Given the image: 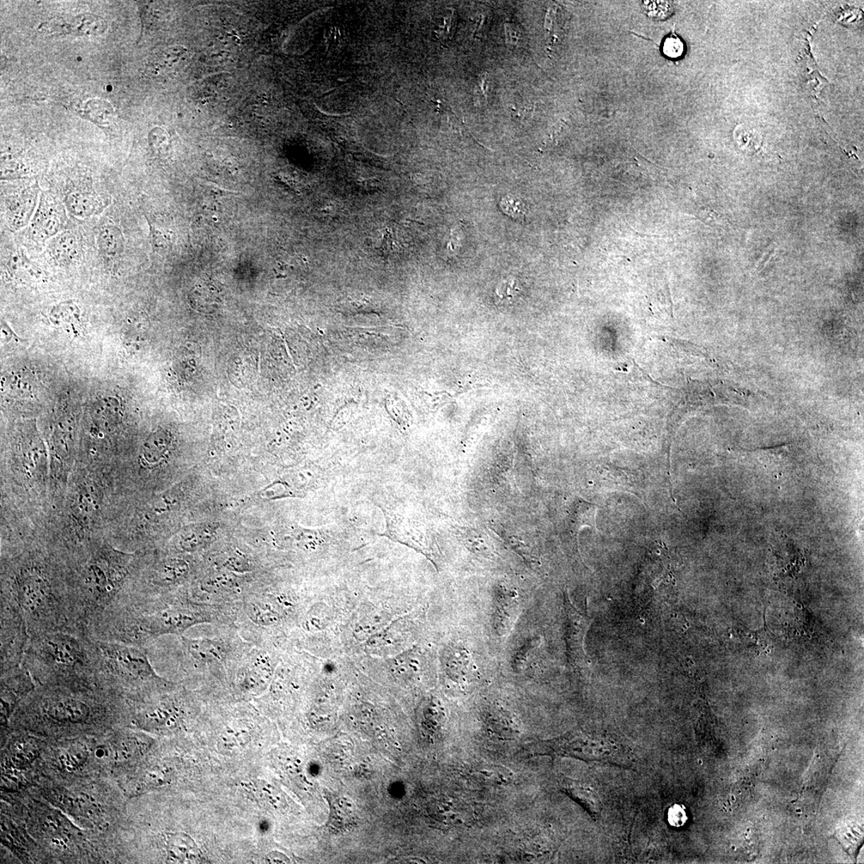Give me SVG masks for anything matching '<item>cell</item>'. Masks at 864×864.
Instances as JSON below:
<instances>
[{
  "label": "cell",
  "mask_w": 864,
  "mask_h": 864,
  "mask_svg": "<svg viewBox=\"0 0 864 864\" xmlns=\"http://www.w3.org/2000/svg\"><path fill=\"white\" fill-rule=\"evenodd\" d=\"M1 673L22 665L30 640L21 614L7 602L1 601Z\"/></svg>",
  "instance_id": "7"
},
{
  "label": "cell",
  "mask_w": 864,
  "mask_h": 864,
  "mask_svg": "<svg viewBox=\"0 0 864 864\" xmlns=\"http://www.w3.org/2000/svg\"><path fill=\"white\" fill-rule=\"evenodd\" d=\"M1 601L20 612L30 638L75 626L66 567L45 556H27L5 566Z\"/></svg>",
  "instance_id": "1"
},
{
  "label": "cell",
  "mask_w": 864,
  "mask_h": 864,
  "mask_svg": "<svg viewBox=\"0 0 864 864\" xmlns=\"http://www.w3.org/2000/svg\"><path fill=\"white\" fill-rule=\"evenodd\" d=\"M332 812V822L337 827H346L351 824L353 817L351 805L344 800H338L334 802Z\"/></svg>",
  "instance_id": "24"
},
{
  "label": "cell",
  "mask_w": 864,
  "mask_h": 864,
  "mask_svg": "<svg viewBox=\"0 0 864 864\" xmlns=\"http://www.w3.org/2000/svg\"><path fill=\"white\" fill-rule=\"evenodd\" d=\"M267 861H269L271 863H289V860L287 856H285L282 853H275V851H274V853H272L271 854L269 855V856H267Z\"/></svg>",
  "instance_id": "35"
},
{
  "label": "cell",
  "mask_w": 864,
  "mask_h": 864,
  "mask_svg": "<svg viewBox=\"0 0 864 864\" xmlns=\"http://www.w3.org/2000/svg\"><path fill=\"white\" fill-rule=\"evenodd\" d=\"M9 272L16 279L26 282H38L44 279V272L22 252L11 254L8 264Z\"/></svg>",
  "instance_id": "15"
},
{
  "label": "cell",
  "mask_w": 864,
  "mask_h": 864,
  "mask_svg": "<svg viewBox=\"0 0 864 864\" xmlns=\"http://www.w3.org/2000/svg\"><path fill=\"white\" fill-rule=\"evenodd\" d=\"M209 537V530L206 529H193L184 535H182L180 545L182 549L187 551H192L198 549L199 547L203 545L205 539Z\"/></svg>",
  "instance_id": "25"
},
{
  "label": "cell",
  "mask_w": 864,
  "mask_h": 864,
  "mask_svg": "<svg viewBox=\"0 0 864 864\" xmlns=\"http://www.w3.org/2000/svg\"><path fill=\"white\" fill-rule=\"evenodd\" d=\"M32 677L22 665L1 673L2 715L10 716L18 701L34 689Z\"/></svg>",
  "instance_id": "10"
},
{
  "label": "cell",
  "mask_w": 864,
  "mask_h": 864,
  "mask_svg": "<svg viewBox=\"0 0 864 864\" xmlns=\"http://www.w3.org/2000/svg\"><path fill=\"white\" fill-rule=\"evenodd\" d=\"M66 206L48 193H42L28 230L30 240L41 245L63 230L66 222Z\"/></svg>",
  "instance_id": "8"
},
{
  "label": "cell",
  "mask_w": 864,
  "mask_h": 864,
  "mask_svg": "<svg viewBox=\"0 0 864 864\" xmlns=\"http://www.w3.org/2000/svg\"><path fill=\"white\" fill-rule=\"evenodd\" d=\"M504 27L507 44L514 47L523 46V38L519 28L513 23H505Z\"/></svg>",
  "instance_id": "31"
},
{
  "label": "cell",
  "mask_w": 864,
  "mask_h": 864,
  "mask_svg": "<svg viewBox=\"0 0 864 864\" xmlns=\"http://www.w3.org/2000/svg\"><path fill=\"white\" fill-rule=\"evenodd\" d=\"M169 853L180 861H197L199 853L196 843L186 835H173L169 837Z\"/></svg>",
  "instance_id": "17"
},
{
  "label": "cell",
  "mask_w": 864,
  "mask_h": 864,
  "mask_svg": "<svg viewBox=\"0 0 864 864\" xmlns=\"http://www.w3.org/2000/svg\"><path fill=\"white\" fill-rule=\"evenodd\" d=\"M65 203L66 209L70 214L78 220L98 215L106 208V202L98 194L83 191H75L69 194Z\"/></svg>",
  "instance_id": "12"
},
{
  "label": "cell",
  "mask_w": 864,
  "mask_h": 864,
  "mask_svg": "<svg viewBox=\"0 0 864 864\" xmlns=\"http://www.w3.org/2000/svg\"><path fill=\"white\" fill-rule=\"evenodd\" d=\"M455 28V11L453 9H448L439 16V21L434 30L436 37L442 42H448L453 38Z\"/></svg>",
  "instance_id": "22"
},
{
  "label": "cell",
  "mask_w": 864,
  "mask_h": 864,
  "mask_svg": "<svg viewBox=\"0 0 864 864\" xmlns=\"http://www.w3.org/2000/svg\"><path fill=\"white\" fill-rule=\"evenodd\" d=\"M668 820L675 827L684 825L687 820L685 808L683 806L675 805L669 809Z\"/></svg>",
  "instance_id": "32"
},
{
  "label": "cell",
  "mask_w": 864,
  "mask_h": 864,
  "mask_svg": "<svg viewBox=\"0 0 864 864\" xmlns=\"http://www.w3.org/2000/svg\"><path fill=\"white\" fill-rule=\"evenodd\" d=\"M94 641L98 655L96 684L100 687L126 691L160 683L144 647Z\"/></svg>",
  "instance_id": "5"
},
{
  "label": "cell",
  "mask_w": 864,
  "mask_h": 864,
  "mask_svg": "<svg viewBox=\"0 0 864 864\" xmlns=\"http://www.w3.org/2000/svg\"><path fill=\"white\" fill-rule=\"evenodd\" d=\"M668 1H643L642 7L645 14L650 19L663 21L673 13V5Z\"/></svg>",
  "instance_id": "23"
},
{
  "label": "cell",
  "mask_w": 864,
  "mask_h": 864,
  "mask_svg": "<svg viewBox=\"0 0 864 864\" xmlns=\"http://www.w3.org/2000/svg\"><path fill=\"white\" fill-rule=\"evenodd\" d=\"M171 445L170 436L164 431H158L151 434L145 441L143 448V455L149 465L157 464L168 451Z\"/></svg>",
  "instance_id": "16"
},
{
  "label": "cell",
  "mask_w": 864,
  "mask_h": 864,
  "mask_svg": "<svg viewBox=\"0 0 864 864\" xmlns=\"http://www.w3.org/2000/svg\"><path fill=\"white\" fill-rule=\"evenodd\" d=\"M97 245L102 257L107 262L115 263L120 259L125 247V240L121 229L115 225L103 227L97 238Z\"/></svg>",
  "instance_id": "13"
},
{
  "label": "cell",
  "mask_w": 864,
  "mask_h": 864,
  "mask_svg": "<svg viewBox=\"0 0 864 864\" xmlns=\"http://www.w3.org/2000/svg\"><path fill=\"white\" fill-rule=\"evenodd\" d=\"M501 206L505 214L519 218V220L525 217L526 206L520 199L513 197H505L502 199Z\"/></svg>",
  "instance_id": "28"
},
{
  "label": "cell",
  "mask_w": 864,
  "mask_h": 864,
  "mask_svg": "<svg viewBox=\"0 0 864 864\" xmlns=\"http://www.w3.org/2000/svg\"><path fill=\"white\" fill-rule=\"evenodd\" d=\"M97 661L94 638L71 626L30 637L22 666L41 686L94 687Z\"/></svg>",
  "instance_id": "3"
},
{
  "label": "cell",
  "mask_w": 864,
  "mask_h": 864,
  "mask_svg": "<svg viewBox=\"0 0 864 864\" xmlns=\"http://www.w3.org/2000/svg\"><path fill=\"white\" fill-rule=\"evenodd\" d=\"M47 253L61 267L76 264L81 258V243L73 231L64 230L48 243Z\"/></svg>",
  "instance_id": "11"
},
{
  "label": "cell",
  "mask_w": 864,
  "mask_h": 864,
  "mask_svg": "<svg viewBox=\"0 0 864 864\" xmlns=\"http://www.w3.org/2000/svg\"><path fill=\"white\" fill-rule=\"evenodd\" d=\"M120 407L117 400L105 399L99 401L93 409L95 416L103 424H110L117 421L119 417Z\"/></svg>",
  "instance_id": "21"
},
{
  "label": "cell",
  "mask_w": 864,
  "mask_h": 864,
  "mask_svg": "<svg viewBox=\"0 0 864 864\" xmlns=\"http://www.w3.org/2000/svg\"><path fill=\"white\" fill-rule=\"evenodd\" d=\"M188 564L180 559H169L163 562L157 569L153 580L156 586L170 587L177 583L187 575Z\"/></svg>",
  "instance_id": "14"
},
{
  "label": "cell",
  "mask_w": 864,
  "mask_h": 864,
  "mask_svg": "<svg viewBox=\"0 0 864 864\" xmlns=\"http://www.w3.org/2000/svg\"><path fill=\"white\" fill-rule=\"evenodd\" d=\"M296 539L304 549H315L322 543V537L319 532L308 529H299L296 531Z\"/></svg>",
  "instance_id": "29"
},
{
  "label": "cell",
  "mask_w": 864,
  "mask_h": 864,
  "mask_svg": "<svg viewBox=\"0 0 864 864\" xmlns=\"http://www.w3.org/2000/svg\"><path fill=\"white\" fill-rule=\"evenodd\" d=\"M184 643L187 652L194 659L205 662L221 660L222 659V650L216 642L184 638Z\"/></svg>",
  "instance_id": "18"
},
{
  "label": "cell",
  "mask_w": 864,
  "mask_h": 864,
  "mask_svg": "<svg viewBox=\"0 0 864 864\" xmlns=\"http://www.w3.org/2000/svg\"><path fill=\"white\" fill-rule=\"evenodd\" d=\"M545 754L571 757L583 761L630 768L636 756L621 735L602 730L599 732L576 731L545 742Z\"/></svg>",
  "instance_id": "6"
},
{
  "label": "cell",
  "mask_w": 864,
  "mask_h": 864,
  "mask_svg": "<svg viewBox=\"0 0 864 864\" xmlns=\"http://www.w3.org/2000/svg\"><path fill=\"white\" fill-rule=\"evenodd\" d=\"M684 44L673 32L667 36L662 45V53L668 58L678 59L683 56Z\"/></svg>",
  "instance_id": "27"
},
{
  "label": "cell",
  "mask_w": 864,
  "mask_h": 864,
  "mask_svg": "<svg viewBox=\"0 0 864 864\" xmlns=\"http://www.w3.org/2000/svg\"><path fill=\"white\" fill-rule=\"evenodd\" d=\"M489 82V73H484V74L481 76H480L479 78V91H481L482 95L485 97V99L486 100H488Z\"/></svg>",
  "instance_id": "34"
},
{
  "label": "cell",
  "mask_w": 864,
  "mask_h": 864,
  "mask_svg": "<svg viewBox=\"0 0 864 864\" xmlns=\"http://www.w3.org/2000/svg\"><path fill=\"white\" fill-rule=\"evenodd\" d=\"M224 567L236 573H245L249 570V564L245 559L238 557L230 558L224 564Z\"/></svg>",
  "instance_id": "33"
},
{
  "label": "cell",
  "mask_w": 864,
  "mask_h": 864,
  "mask_svg": "<svg viewBox=\"0 0 864 864\" xmlns=\"http://www.w3.org/2000/svg\"><path fill=\"white\" fill-rule=\"evenodd\" d=\"M87 754L81 747H72L60 756L61 764L69 770H76L86 760Z\"/></svg>",
  "instance_id": "26"
},
{
  "label": "cell",
  "mask_w": 864,
  "mask_h": 864,
  "mask_svg": "<svg viewBox=\"0 0 864 864\" xmlns=\"http://www.w3.org/2000/svg\"><path fill=\"white\" fill-rule=\"evenodd\" d=\"M81 319V310L75 303L66 301L54 306L51 312L54 324L72 325Z\"/></svg>",
  "instance_id": "20"
},
{
  "label": "cell",
  "mask_w": 864,
  "mask_h": 864,
  "mask_svg": "<svg viewBox=\"0 0 864 864\" xmlns=\"http://www.w3.org/2000/svg\"><path fill=\"white\" fill-rule=\"evenodd\" d=\"M484 21V16H480L477 21L476 30H474V37H477V36H479L480 33H481Z\"/></svg>",
  "instance_id": "36"
},
{
  "label": "cell",
  "mask_w": 864,
  "mask_h": 864,
  "mask_svg": "<svg viewBox=\"0 0 864 864\" xmlns=\"http://www.w3.org/2000/svg\"><path fill=\"white\" fill-rule=\"evenodd\" d=\"M325 38L326 45L328 49H331V51L338 50L343 45L344 36L341 30L337 27L327 28L325 32Z\"/></svg>",
  "instance_id": "30"
},
{
  "label": "cell",
  "mask_w": 864,
  "mask_h": 864,
  "mask_svg": "<svg viewBox=\"0 0 864 864\" xmlns=\"http://www.w3.org/2000/svg\"><path fill=\"white\" fill-rule=\"evenodd\" d=\"M134 556L108 544L85 551L66 566L73 625L86 631L124 593Z\"/></svg>",
  "instance_id": "2"
},
{
  "label": "cell",
  "mask_w": 864,
  "mask_h": 864,
  "mask_svg": "<svg viewBox=\"0 0 864 864\" xmlns=\"http://www.w3.org/2000/svg\"><path fill=\"white\" fill-rule=\"evenodd\" d=\"M23 710L24 717L37 718L63 726L85 725L107 715L101 701L85 693L91 687L42 686Z\"/></svg>",
  "instance_id": "4"
},
{
  "label": "cell",
  "mask_w": 864,
  "mask_h": 864,
  "mask_svg": "<svg viewBox=\"0 0 864 864\" xmlns=\"http://www.w3.org/2000/svg\"><path fill=\"white\" fill-rule=\"evenodd\" d=\"M38 194L35 186L17 187L4 194V211L9 229L16 231L27 226L37 204Z\"/></svg>",
  "instance_id": "9"
},
{
  "label": "cell",
  "mask_w": 864,
  "mask_h": 864,
  "mask_svg": "<svg viewBox=\"0 0 864 864\" xmlns=\"http://www.w3.org/2000/svg\"><path fill=\"white\" fill-rule=\"evenodd\" d=\"M248 616L255 624L269 626L279 619V613L269 602H254L248 607Z\"/></svg>",
  "instance_id": "19"
}]
</instances>
